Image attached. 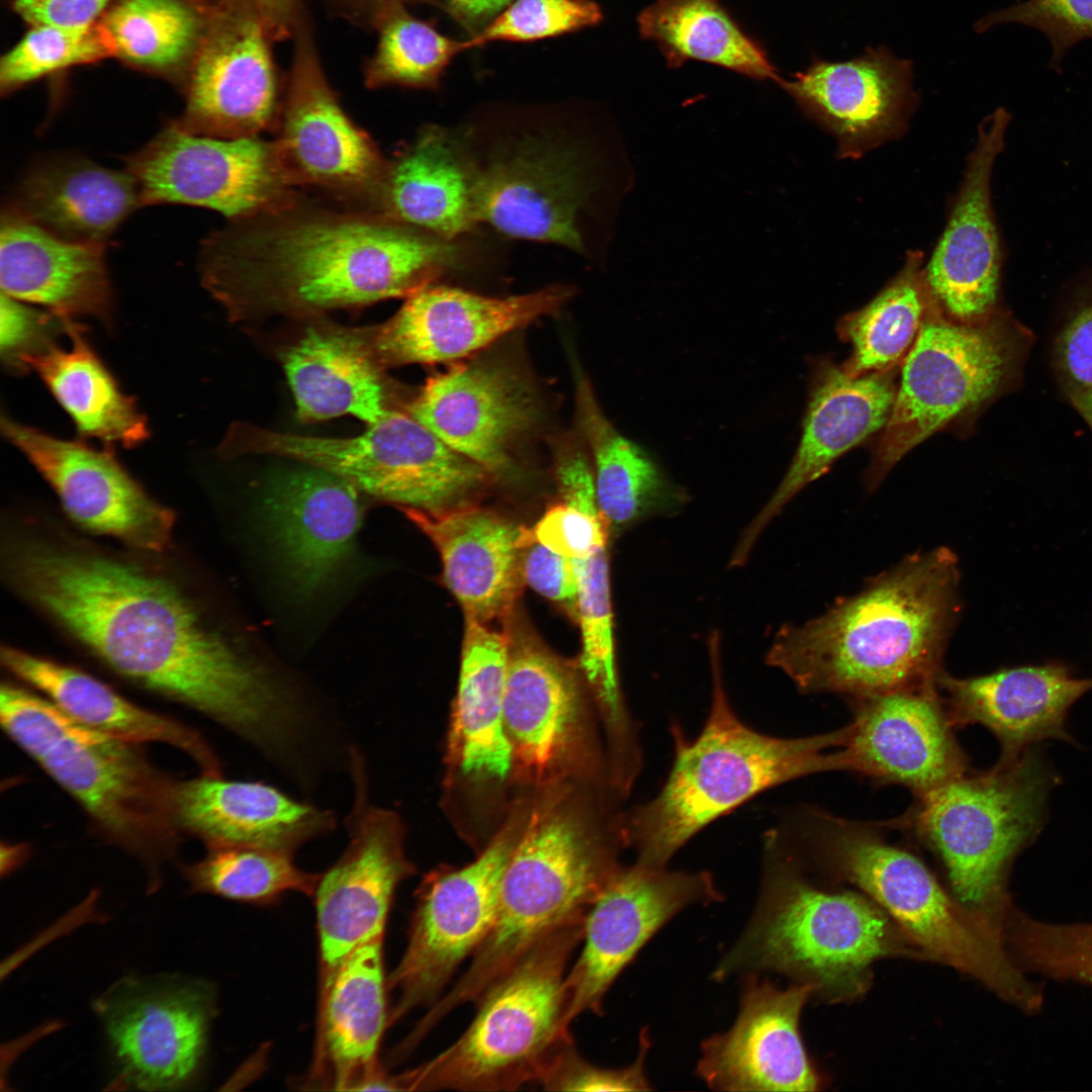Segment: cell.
<instances>
[{
  "instance_id": "1",
  "label": "cell",
  "mask_w": 1092,
  "mask_h": 1092,
  "mask_svg": "<svg viewBox=\"0 0 1092 1092\" xmlns=\"http://www.w3.org/2000/svg\"><path fill=\"white\" fill-rule=\"evenodd\" d=\"M20 590L119 675L206 716L268 758L288 753L310 711L296 691L203 620L170 580L69 546L14 550Z\"/></svg>"
},
{
  "instance_id": "2",
  "label": "cell",
  "mask_w": 1092,
  "mask_h": 1092,
  "mask_svg": "<svg viewBox=\"0 0 1092 1092\" xmlns=\"http://www.w3.org/2000/svg\"><path fill=\"white\" fill-rule=\"evenodd\" d=\"M453 253L445 239L376 212L296 201L210 236L200 274L233 323L301 318L406 298L431 285Z\"/></svg>"
},
{
  "instance_id": "3",
  "label": "cell",
  "mask_w": 1092,
  "mask_h": 1092,
  "mask_svg": "<svg viewBox=\"0 0 1092 1092\" xmlns=\"http://www.w3.org/2000/svg\"><path fill=\"white\" fill-rule=\"evenodd\" d=\"M960 588L952 550L912 553L818 617L784 624L765 662L803 694L855 699L934 687L962 612Z\"/></svg>"
},
{
  "instance_id": "4",
  "label": "cell",
  "mask_w": 1092,
  "mask_h": 1092,
  "mask_svg": "<svg viewBox=\"0 0 1092 1092\" xmlns=\"http://www.w3.org/2000/svg\"><path fill=\"white\" fill-rule=\"evenodd\" d=\"M886 958L928 960L867 895L825 890L809 880L772 826L762 839L752 915L712 978L774 972L811 987L812 997L849 1002L866 994L872 966Z\"/></svg>"
},
{
  "instance_id": "5",
  "label": "cell",
  "mask_w": 1092,
  "mask_h": 1092,
  "mask_svg": "<svg viewBox=\"0 0 1092 1092\" xmlns=\"http://www.w3.org/2000/svg\"><path fill=\"white\" fill-rule=\"evenodd\" d=\"M718 631L708 640L711 705L700 734L687 739L670 726L674 757L659 792L623 815L636 861L667 867L711 822L767 789L806 776L843 770L840 749L849 725L829 733L785 738L761 733L733 710L725 691Z\"/></svg>"
},
{
  "instance_id": "6",
  "label": "cell",
  "mask_w": 1092,
  "mask_h": 1092,
  "mask_svg": "<svg viewBox=\"0 0 1092 1092\" xmlns=\"http://www.w3.org/2000/svg\"><path fill=\"white\" fill-rule=\"evenodd\" d=\"M627 847L623 815L604 828L590 812L559 800L532 811L507 864L493 925L458 980L431 1007L442 1021L475 1003L539 940L583 919Z\"/></svg>"
},
{
  "instance_id": "7",
  "label": "cell",
  "mask_w": 1092,
  "mask_h": 1092,
  "mask_svg": "<svg viewBox=\"0 0 1092 1092\" xmlns=\"http://www.w3.org/2000/svg\"><path fill=\"white\" fill-rule=\"evenodd\" d=\"M799 836L829 874L877 903L926 954L978 980L1026 1012L1042 1004L1040 988L1012 959L1004 935L965 908L911 852L873 826L808 811Z\"/></svg>"
},
{
  "instance_id": "8",
  "label": "cell",
  "mask_w": 1092,
  "mask_h": 1092,
  "mask_svg": "<svg viewBox=\"0 0 1092 1092\" xmlns=\"http://www.w3.org/2000/svg\"><path fill=\"white\" fill-rule=\"evenodd\" d=\"M0 722L9 738L80 805L96 830L135 856L160 885V867L178 846L177 781L140 748L93 729L46 697L3 684Z\"/></svg>"
},
{
  "instance_id": "9",
  "label": "cell",
  "mask_w": 1092,
  "mask_h": 1092,
  "mask_svg": "<svg viewBox=\"0 0 1092 1092\" xmlns=\"http://www.w3.org/2000/svg\"><path fill=\"white\" fill-rule=\"evenodd\" d=\"M584 920L565 924L532 946L475 1002L462 1034L435 1058L389 1077V1090L512 1091L537 1084L572 1040L565 978Z\"/></svg>"
},
{
  "instance_id": "10",
  "label": "cell",
  "mask_w": 1092,
  "mask_h": 1092,
  "mask_svg": "<svg viewBox=\"0 0 1092 1092\" xmlns=\"http://www.w3.org/2000/svg\"><path fill=\"white\" fill-rule=\"evenodd\" d=\"M1059 784L1040 749L1011 762L965 775L917 797L901 824L939 858L950 893L970 912L1004 933L1007 877L1016 855L1045 822Z\"/></svg>"
},
{
  "instance_id": "11",
  "label": "cell",
  "mask_w": 1092,
  "mask_h": 1092,
  "mask_svg": "<svg viewBox=\"0 0 1092 1092\" xmlns=\"http://www.w3.org/2000/svg\"><path fill=\"white\" fill-rule=\"evenodd\" d=\"M231 458L274 455L330 471L400 509L439 513L472 504L492 477L410 415L404 405L358 436H302L236 422L217 449Z\"/></svg>"
},
{
  "instance_id": "12",
  "label": "cell",
  "mask_w": 1092,
  "mask_h": 1092,
  "mask_svg": "<svg viewBox=\"0 0 1092 1092\" xmlns=\"http://www.w3.org/2000/svg\"><path fill=\"white\" fill-rule=\"evenodd\" d=\"M1019 351L1011 322L997 311L971 323L945 315L932 299L903 359L889 419L866 474L875 489L910 450L962 426L1005 387Z\"/></svg>"
},
{
  "instance_id": "13",
  "label": "cell",
  "mask_w": 1092,
  "mask_h": 1092,
  "mask_svg": "<svg viewBox=\"0 0 1092 1092\" xmlns=\"http://www.w3.org/2000/svg\"><path fill=\"white\" fill-rule=\"evenodd\" d=\"M527 821L518 814L470 863L426 875L415 893L404 952L387 980L396 992L389 1025L432 1006L461 964L475 953L496 917L507 864Z\"/></svg>"
},
{
  "instance_id": "14",
  "label": "cell",
  "mask_w": 1092,
  "mask_h": 1092,
  "mask_svg": "<svg viewBox=\"0 0 1092 1092\" xmlns=\"http://www.w3.org/2000/svg\"><path fill=\"white\" fill-rule=\"evenodd\" d=\"M125 163L143 205H195L242 220L297 201L274 141L259 136L198 135L174 121Z\"/></svg>"
},
{
  "instance_id": "15",
  "label": "cell",
  "mask_w": 1092,
  "mask_h": 1092,
  "mask_svg": "<svg viewBox=\"0 0 1092 1092\" xmlns=\"http://www.w3.org/2000/svg\"><path fill=\"white\" fill-rule=\"evenodd\" d=\"M354 803L345 820L349 837L313 894L320 949V991L359 945L384 935L394 894L415 873L404 850L398 814L368 802L361 753L350 750Z\"/></svg>"
},
{
  "instance_id": "16",
  "label": "cell",
  "mask_w": 1092,
  "mask_h": 1092,
  "mask_svg": "<svg viewBox=\"0 0 1092 1092\" xmlns=\"http://www.w3.org/2000/svg\"><path fill=\"white\" fill-rule=\"evenodd\" d=\"M274 41L255 0H211L190 67L186 108L175 122L218 139L255 138L276 128L287 80L275 62Z\"/></svg>"
},
{
  "instance_id": "17",
  "label": "cell",
  "mask_w": 1092,
  "mask_h": 1092,
  "mask_svg": "<svg viewBox=\"0 0 1092 1092\" xmlns=\"http://www.w3.org/2000/svg\"><path fill=\"white\" fill-rule=\"evenodd\" d=\"M723 895L706 871H670L635 860L619 866L592 904L582 948L565 978L566 1022L603 1013L606 995L645 943L673 916Z\"/></svg>"
},
{
  "instance_id": "18",
  "label": "cell",
  "mask_w": 1092,
  "mask_h": 1092,
  "mask_svg": "<svg viewBox=\"0 0 1092 1092\" xmlns=\"http://www.w3.org/2000/svg\"><path fill=\"white\" fill-rule=\"evenodd\" d=\"M116 1080L140 1090L186 1088L197 1077L213 1016L201 982L125 979L95 1002Z\"/></svg>"
},
{
  "instance_id": "19",
  "label": "cell",
  "mask_w": 1092,
  "mask_h": 1092,
  "mask_svg": "<svg viewBox=\"0 0 1092 1092\" xmlns=\"http://www.w3.org/2000/svg\"><path fill=\"white\" fill-rule=\"evenodd\" d=\"M293 37V61L274 140L284 169L295 187L311 186L372 204L387 162L340 104L306 15Z\"/></svg>"
},
{
  "instance_id": "20",
  "label": "cell",
  "mask_w": 1092,
  "mask_h": 1092,
  "mask_svg": "<svg viewBox=\"0 0 1092 1092\" xmlns=\"http://www.w3.org/2000/svg\"><path fill=\"white\" fill-rule=\"evenodd\" d=\"M564 285L509 297L429 285L406 297L385 323L361 328L385 370L407 364L463 360L510 332L557 312L571 297Z\"/></svg>"
},
{
  "instance_id": "21",
  "label": "cell",
  "mask_w": 1092,
  "mask_h": 1092,
  "mask_svg": "<svg viewBox=\"0 0 1092 1092\" xmlns=\"http://www.w3.org/2000/svg\"><path fill=\"white\" fill-rule=\"evenodd\" d=\"M404 408L492 477L512 471L515 454L540 413L525 373L485 359L457 363L432 375Z\"/></svg>"
},
{
  "instance_id": "22",
  "label": "cell",
  "mask_w": 1092,
  "mask_h": 1092,
  "mask_svg": "<svg viewBox=\"0 0 1092 1092\" xmlns=\"http://www.w3.org/2000/svg\"><path fill=\"white\" fill-rule=\"evenodd\" d=\"M1 430L79 525L142 550L160 552L169 545L174 514L150 496L111 452L56 438L4 416Z\"/></svg>"
},
{
  "instance_id": "23",
  "label": "cell",
  "mask_w": 1092,
  "mask_h": 1092,
  "mask_svg": "<svg viewBox=\"0 0 1092 1092\" xmlns=\"http://www.w3.org/2000/svg\"><path fill=\"white\" fill-rule=\"evenodd\" d=\"M734 1024L701 1046L697 1075L721 1091H816L821 1076L800 1033L811 987L779 988L760 975L744 976Z\"/></svg>"
},
{
  "instance_id": "24",
  "label": "cell",
  "mask_w": 1092,
  "mask_h": 1092,
  "mask_svg": "<svg viewBox=\"0 0 1092 1092\" xmlns=\"http://www.w3.org/2000/svg\"><path fill=\"white\" fill-rule=\"evenodd\" d=\"M843 770L922 796L969 771L936 686L850 699Z\"/></svg>"
},
{
  "instance_id": "25",
  "label": "cell",
  "mask_w": 1092,
  "mask_h": 1092,
  "mask_svg": "<svg viewBox=\"0 0 1092 1092\" xmlns=\"http://www.w3.org/2000/svg\"><path fill=\"white\" fill-rule=\"evenodd\" d=\"M912 79L913 63L880 46L843 62L813 58L777 84L835 138L840 158L857 159L907 128L918 103Z\"/></svg>"
},
{
  "instance_id": "26",
  "label": "cell",
  "mask_w": 1092,
  "mask_h": 1092,
  "mask_svg": "<svg viewBox=\"0 0 1092 1092\" xmlns=\"http://www.w3.org/2000/svg\"><path fill=\"white\" fill-rule=\"evenodd\" d=\"M1010 114L998 108L979 125L946 225L924 278L948 317L971 323L996 311L1001 252L991 206V174L1004 148Z\"/></svg>"
},
{
  "instance_id": "27",
  "label": "cell",
  "mask_w": 1092,
  "mask_h": 1092,
  "mask_svg": "<svg viewBox=\"0 0 1092 1092\" xmlns=\"http://www.w3.org/2000/svg\"><path fill=\"white\" fill-rule=\"evenodd\" d=\"M896 367L853 376L830 361L815 365L797 451L777 490L742 532L731 567L746 563L762 531L799 491L883 430L896 395Z\"/></svg>"
},
{
  "instance_id": "28",
  "label": "cell",
  "mask_w": 1092,
  "mask_h": 1092,
  "mask_svg": "<svg viewBox=\"0 0 1092 1092\" xmlns=\"http://www.w3.org/2000/svg\"><path fill=\"white\" fill-rule=\"evenodd\" d=\"M360 495L346 479L309 465L266 484L264 520L298 595L324 589L352 558L363 520Z\"/></svg>"
},
{
  "instance_id": "29",
  "label": "cell",
  "mask_w": 1092,
  "mask_h": 1092,
  "mask_svg": "<svg viewBox=\"0 0 1092 1092\" xmlns=\"http://www.w3.org/2000/svg\"><path fill=\"white\" fill-rule=\"evenodd\" d=\"M936 688L953 729L986 727L1001 746L998 761L1011 762L1045 739L1075 743L1068 714L1092 690V677H1077L1068 665L1048 662L964 678L943 669Z\"/></svg>"
},
{
  "instance_id": "30",
  "label": "cell",
  "mask_w": 1092,
  "mask_h": 1092,
  "mask_svg": "<svg viewBox=\"0 0 1092 1092\" xmlns=\"http://www.w3.org/2000/svg\"><path fill=\"white\" fill-rule=\"evenodd\" d=\"M575 153L542 141H526L474 166L477 221L516 238L582 251L578 212L586 195Z\"/></svg>"
},
{
  "instance_id": "31",
  "label": "cell",
  "mask_w": 1092,
  "mask_h": 1092,
  "mask_svg": "<svg viewBox=\"0 0 1092 1092\" xmlns=\"http://www.w3.org/2000/svg\"><path fill=\"white\" fill-rule=\"evenodd\" d=\"M509 659L504 723L514 764L533 780L555 772L583 741V704L571 669L514 612L505 620Z\"/></svg>"
},
{
  "instance_id": "32",
  "label": "cell",
  "mask_w": 1092,
  "mask_h": 1092,
  "mask_svg": "<svg viewBox=\"0 0 1092 1092\" xmlns=\"http://www.w3.org/2000/svg\"><path fill=\"white\" fill-rule=\"evenodd\" d=\"M174 815L181 833L207 848L254 847L293 854L336 827L331 810L293 799L262 782L221 776L176 782Z\"/></svg>"
},
{
  "instance_id": "33",
  "label": "cell",
  "mask_w": 1092,
  "mask_h": 1092,
  "mask_svg": "<svg viewBox=\"0 0 1092 1092\" xmlns=\"http://www.w3.org/2000/svg\"><path fill=\"white\" fill-rule=\"evenodd\" d=\"M402 510L438 549L444 581L465 617L486 624L514 612L524 582L522 549L532 531L473 504L439 513Z\"/></svg>"
},
{
  "instance_id": "34",
  "label": "cell",
  "mask_w": 1092,
  "mask_h": 1092,
  "mask_svg": "<svg viewBox=\"0 0 1092 1092\" xmlns=\"http://www.w3.org/2000/svg\"><path fill=\"white\" fill-rule=\"evenodd\" d=\"M383 936L355 948L320 991L313 1080L336 1090L379 1089L377 1053L389 1024Z\"/></svg>"
},
{
  "instance_id": "35",
  "label": "cell",
  "mask_w": 1092,
  "mask_h": 1092,
  "mask_svg": "<svg viewBox=\"0 0 1092 1092\" xmlns=\"http://www.w3.org/2000/svg\"><path fill=\"white\" fill-rule=\"evenodd\" d=\"M2 292L64 318L110 325L112 292L104 245L57 237L10 207L0 229Z\"/></svg>"
},
{
  "instance_id": "36",
  "label": "cell",
  "mask_w": 1092,
  "mask_h": 1092,
  "mask_svg": "<svg viewBox=\"0 0 1092 1092\" xmlns=\"http://www.w3.org/2000/svg\"><path fill=\"white\" fill-rule=\"evenodd\" d=\"M280 359L302 422L349 415L370 425L399 407L361 328L311 326Z\"/></svg>"
},
{
  "instance_id": "37",
  "label": "cell",
  "mask_w": 1092,
  "mask_h": 1092,
  "mask_svg": "<svg viewBox=\"0 0 1092 1092\" xmlns=\"http://www.w3.org/2000/svg\"><path fill=\"white\" fill-rule=\"evenodd\" d=\"M3 664L75 720L136 744L157 742L187 754L201 774L221 776V763L197 730L142 708L99 679L74 667L4 647Z\"/></svg>"
},
{
  "instance_id": "38",
  "label": "cell",
  "mask_w": 1092,
  "mask_h": 1092,
  "mask_svg": "<svg viewBox=\"0 0 1092 1092\" xmlns=\"http://www.w3.org/2000/svg\"><path fill=\"white\" fill-rule=\"evenodd\" d=\"M474 164L439 128H428L393 160L373 199L372 212L445 240L477 221Z\"/></svg>"
},
{
  "instance_id": "39",
  "label": "cell",
  "mask_w": 1092,
  "mask_h": 1092,
  "mask_svg": "<svg viewBox=\"0 0 1092 1092\" xmlns=\"http://www.w3.org/2000/svg\"><path fill=\"white\" fill-rule=\"evenodd\" d=\"M141 205L138 183L127 171L55 157L26 173L12 208L64 240L104 245Z\"/></svg>"
},
{
  "instance_id": "40",
  "label": "cell",
  "mask_w": 1092,
  "mask_h": 1092,
  "mask_svg": "<svg viewBox=\"0 0 1092 1092\" xmlns=\"http://www.w3.org/2000/svg\"><path fill=\"white\" fill-rule=\"evenodd\" d=\"M508 659L506 631L465 617L450 753L466 776L504 781L514 766L504 723Z\"/></svg>"
},
{
  "instance_id": "41",
  "label": "cell",
  "mask_w": 1092,
  "mask_h": 1092,
  "mask_svg": "<svg viewBox=\"0 0 1092 1092\" xmlns=\"http://www.w3.org/2000/svg\"><path fill=\"white\" fill-rule=\"evenodd\" d=\"M575 382L577 421L594 462L598 504L610 529L679 510L686 493L641 447L615 429L589 381L578 374Z\"/></svg>"
},
{
  "instance_id": "42",
  "label": "cell",
  "mask_w": 1092,
  "mask_h": 1092,
  "mask_svg": "<svg viewBox=\"0 0 1092 1092\" xmlns=\"http://www.w3.org/2000/svg\"><path fill=\"white\" fill-rule=\"evenodd\" d=\"M70 347L57 344L25 360L26 371L41 378L82 437L105 445L135 447L149 437L146 417L124 394L89 344L85 330L71 321Z\"/></svg>"
},
{
  "instance_id": "43",
  "label": "cell",
  "mask_w": 1092,
  "mask_h": 1092,
  "mask_svg": "<svg viewBox=\"0 0 1092 1092\" xmlns=\"http://www.w3.org/2000/svg\"><path fill=\"white\" fill-rule=\"evenodd\" d=\"M640 35L656 43L666 64L697 60L755 80L780 75L762 48L748 36L720 0H657L638 16Z\"/></svg>"
},
{
  "instance_id": "44",
  "label": "cell",
  "mask_w": 1092,
  "mask_h": 1092,
  "mask_svg": "<svg viewBox=\"0 0 1092 1092\" xmlns=\"http://www.w3.org/2000/svg\"><path fill=\"white\" fill-rule=\"evenodd\" d=\"M573 561L578 582L576 619L582 642L579 666L603 718L610 753L621 759L633 758L642 746L616 667L607 545Z\"/></svg>"
},
{
  "instance_id": "45",
  "label": "cell",
  "mask_w": 1092,
  "mask_h": 1092,
  "mask_svg": "<svg viewBox=\"0 0 1092 1092\" xmlns=\"http://www.w3.org/2000/svg\"><path fill=\"white\" fill-rule=\"evenodd\" d=\"M923 255L911 251L897 275L838 328L851 346L842 368L850 375L896 367L912 347L933 299L924 278Z\"/></svg>"
},
{
  "instance_id": "46",
  "label": "cell",
  "mask_w": 1092,
  "mask_h": 1092,
  "mask_svg": "<svg viewBox=\"0 0 1092 1092\" xmlns=\"http://www.w3.org/2000/svg\"><path fill=\"white\" fill-rule=\"evenodd\" d=\"M209 15L210 1L119 0L100 23L114 56L136 67L170 72L193 62Z\"/></svg>"
},
{
  "instance_id": "47",
  "label": "cell",
  "mask_w": 1092,
  "mask_h": 1092,
  "mask_svg": "<svg viewBox=\"0 0 1092 1092\" xmlns=\"http://www.w3.org/2000/svg\"><path fill=\"white\" fill-rule=\"evenodd\" d=\"M182 874L194 893L257 905L273 904L290 892L312 897L321 878L296 866L293 854L254 847L209 848Z\"/></svg>"
},
{
  "instance_id": "48",
  "label": "cell",
  "mask_w": 1092,
  "mask_h": 1092,
  "mask_svg": "<svg viewBox=\"0 0 1092 1092\" xmlns=\"http://www.w3.org/2000/svg\"><path fill=\"white\" fill-rule=\"evenodd\" d=\"M378 42L366 62L364 81L369 88L398 85L434 88L445 68L468 50L440 33L431 23L411 15L405 6L390 11L376 26Z\"/></svg>"
},
{
  "instance_id": "49",
  "label": "cell",
  "mask_w": 1092,
  "mask_h": 1092,
  "mask_svg": "<svg viewBox=\"0 0 1092 1092\" xmlns=\"http://www.w3.org/2000/svg\"><path fill=\"white\" fill-rule=\"evenodd\" d=\"M114 56L101 23L85 27L36 24L1 60L0 88L10 92L56 71Z\"/></svg>"
},
{
  "instance_id": "50",
  "label": "cell",
  "mask_w": 1092,
  "mask_h": 1092,
  "mask_svg": "<svg viewBox=\"0 0 1092 1092\" xmlns=\"http://www.w3.org/2000/svg\"><path fill=\"white\" fill-rule=\"evenodd\" d=\"M603 19L592 0H516L479 33L468 49L490 41H533L597 25Z\"/></svg>"
},
{
  "instance_id": "51",
  "label": "cell",
  "mask_w": 1092,
  "mask_h": 1092,
  "mask_svg": "<svg viewBox=\"0 0 1092 1092\" xmlns=\"http://www.w3.org/2000/svg\"><path fill=\"white\" fill-rule=\"evenodd\" d=\"M1007 23L1043 33L1052 47L1051 65L1059 67L1069 50L1092 38V0H1025L988 13L974 27L983 33Z\"/></svg>"
},
{
  "instance_id": "52",
  "label": "cell",
  "mask_w": 1092,
  "mask_h": 1092,
  "mask_svg": "<svg viewBox=\"0 0 1092 1092\" xmlns=\"http://www.w3.org/2000/svg\"><path fill=\"white\" fill-rule=\"evenodd\" d=\"M650 1043L645 1028L641 1031L638 1055L632 1064L624 1068H603L582 1058L572 1039L554 1056L537 1084L548 1091L651 1090L644 1069Z\"/></svg>"
},
{
  "instance_id": "53",
  "label": "cell",
  "mask_w": 1092,
  "mask_h": 1092,
  "mask_svg": "<svg viewBox=\"0 0 1092 1092\" xmlns=\"http://www.w3.org/2000/svg\"><path fill=\"white\" fill-rule=\"evenodd\" d=\"M51 311L29 307L1 292L0 351L4 365L13 372H27L25 360L56 344L70 322Z\"/></svg>"
},
{
  "instance_id": "54",
  "label": "cell",
  "mask_w": 1092,
  "mask_h": 1092,
  "mask_svg": "<svg viewBox=\"0 0 1092 1092\" xmlns=\"http://www.w3.org/2000/svg\"><path fill=\"white\" fill-rule=\"evenodd\" d=\"M1063 388L1092 431V299L1063 327L1055 348Z\"/></svg>"
},
{
  "instance_id": "55",
  "label": "cell",
  "mask_w": 1092,
  "mask_h": 1092,
  "mask_svg": "<svg viewBox=\"0 0 1092 1092\" xmlns=\"http://www.w3.org/2000/svg\"><path fill=\"white\" fill-rule=\"evenodd\" d=\"M521 570L524 582L544 598L564 605L576 618L578 582L572 558L550 550L532 535L522 549Z\"/></svg>"
},
{
  "instance_id": "56",
  "label": "cell",
  "mask_w": 1092,
  "mask_h": 1092,
  "mask_svg": "<svg viewBox=\"0 0 1092 1092\" xmlns=\"http://www.w3.org/2000/svg\"><path fill=\"white\" fill-rule=\"evenodd\" d=\"M109 0H28L14 1L20 16L32 25L51 24L85 27L95 24Z\"/></svg>"
},
{
  "instance_id": "57",
  "label": "cell",
  "mask_w": 1092,
  "mask_h": 1092,
  "mask_svg": "<svg viewBox=\"0 0 1092 1092\" xmlns=\"http://www.w3.org/2000/svg\"><path fill=\"white\" fill-rule=\"evenodd\" d=\"M274 38L284 40L295 33L305 15L304 0H255Z\"/></svg>"
},
{
  "instance_id": "58",
  "label": "cell",
  "mask_w": 1092,
  "mask_h": 1092,
  "mask_svg": "<svg viewBox=\"0 0 1092 1092\" xmlns=\"http://www.w3.org/2000/svg\"><path fill=\"white\" fill-rule=\"evenodd\" d=\"M334 7L351 21L374 28L376 24L391 10L405 6L406 3L426 2L435 3V0H330Z\"/></svg>"
},
{
  "instance_id": "59",
  "label": "cell",
  "mask_w": 1092,
  "mask_h": 1092,
  "mask_svg": "<svg viewBox=\"0 0 1092 1092\" xmlns=\"http://www.w3.org/2000/svg\"><path fill=\"white\" fill-rule=\"evenodd\" d=\"M513 0H448V8L463 25L476 27L489 20Z\"/></svg>"
},
{
  "instance_id": "60",
  "label": "cell",
  "mask_w": 1092,
  "mask_h": 1092,
  "mask_svg": "<svg viewBox=\"0 0 1092 1092\" xmlns=\"http://www.w3.org/2000/svg\"><path fill=\"white\" fill-rule=\"evenodd\" d=\"M28 848L25 844H4L1 847V872L9 873L27 856Z\"/></svg>"
},
{
  "instance_id": "61",
  "label": "cell",
  "mask_w": 1092,
  "mask_h": 1092,
  "mask_svg": "<svg viewBox=\"0 0 1092 1092\" xmlns=\"http://www.w3.org/2000/svg\"><path fill=\"white\" fill-rule=\"evenodd\" d=\"M15 1H28V0H15Z\"/></svg>"
}]
</instances>
